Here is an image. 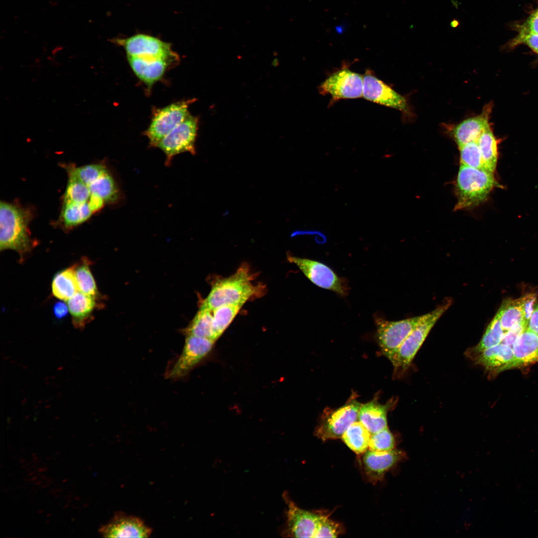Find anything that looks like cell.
I'll return each mask as SVG.
<instances>
[{"mask_svg":"<svg viewBox=\"0 0 538 538\" xmlns=\"http://www.w3.org/2000/svg\"><path fill=\"white\" fill-rule=\"evenodd\" d=\"M243 305L242 304H227L213 310V327L217 339L229 326Z\"/></svg>","mask_w":538,"mask_h":538,"instance_id":"30","label":"cell"},{"mask_svg":"<svg viewBox=\"0 0 538 538\" xmlns=\"http://www.w3.org/2000/svg\"><path fill=\"white\" fill-rule=\"evenodd\" d=\"M288 261L294 264L313 283L318 287L333 291L345 296L349 287L345 279L339 277L329 267L319 262L292 256Z\"/></svg>","mask_w":538,"mask_h":538,"instance_id":"10","label":"cell"},{"mask_svg":"<svg viewBox=\"0 0 538 538\" xmlns=\"http://www.w3.org/2000/svg\"><path fill=\"white\" fill-rule=\"evenodd\" d=\"M346 28V23L341 24L335 27V31L338 34H342Z\"/></svg>","mask_w":538,"mask_h":538,"instance_id":"40","label":"cell"},{"mask_svg":"<svg viewBox=\"0 0 538 538\" xmlns=\"http://www.w3.org/2000/svg\"><path fill=\"white\" fill-rule=\"evenodd\" d=\"M363 97L371 102L406 112V99L367 70L363 75Z\"/></svg>","mask_w":538,"mask_h":538,"instance_id":"13","label":"cell"},{"mask_svg":"<svg viewBox=\"0 0 538 538\" xmlns=\"http://www.w3.org/2000/svg\"><path fill=\"white\" fill-rule=\"evenodd\" d=\"M538 34V9L533 13L520 28V32L516 38L528 34Z\"/></svg>","mask_w":538,"mask_h":538,"instance_id":"35","label":"cell"},{"mask_svg":"<svg viewBox=\"0 0 538 538\" xmlns=\"http://www.w3.org/2000/svg\"><path fill=\"white\" fill-rule=\"evenodd\" d=\"M69 311L67 304L63 302H56L53 308V312L57 319H61L65 317Z\"/></svg>","mask_w":538,"mask_h":538,"instance_id":"39","label":"cell"},{"mask_svg":"<svg viewBox=\"0 0 538 538\" xmlns=\"http://www.w3.org/2000/svg\"><path fill=\"white\" fill-rule=\"evenodd\" d=\"M254 276L248 265L244 264L233 274L217 279L201 307L214 310L224 305H244L249 299L263 295L265 287L255 285Z\"/></svg>","mask_w":538,"mask_h":538,"instance_id":"1","label":"cell"},{"mask_svg":"<svg viewBox=\"0 0 538 538\" xmlns=\"http://www.w3.org/2000/svg\"><path fill=\"white\" fill-rule=\"evenodd\" d=\"M215 341L192 335H186L182 351L166 376L171 379L187 376L210 352Z\"/></svg>","mask_w":538,"mask_h":538,"instance_id":"11","label":"cell"},{"mask_svg":"<svg viewBox=\"0 0 538 538\" xmlns=\"http://www.w3.org/2000/svg\"><path fill=\"white\" fill-rule=\"evenodd\" d=\"M471 358L486 370L497 373L512 368L514 362L512 347L501 343Z\"/></svg>","mask_w":538,"mask_h":538,"instance_id":"19","label":"cell"},{"mask_svg":"<svg viewBox=\"0 0 538 538\" xmlns=\"http://www.w3.org/2000/svg\"><path fill=\"white\" fill-rule=\"evenodd\" d=\"M390 405L381 404L378 398L362 404L359 412L358 420L371 433L379 432L387 427V414Z\"/></svg>","mask_w":538,"mask_h":538,"instance_id":"20","label":"cell"},{"mask_svg":"<svg viewBox=\"0 0 538 538\" xmlns=\"http://www.w3.org/2000/svg\"><path fill=\"white\" fill-rule=\"evenodd\" d=\"M67 305L73 326L82 330L92 319L97 306L96 297L77 292L67 300Z\"/></svg>","mask_w":538,"mask_h":538,"instance_id":"22","label":"cell"},{"mask_svg":"<svg viewBox=\"0 0 538 538\" xmlns=\"http://www.w3.org/2000/svg\"><path fill=\"white\" fill-rule=\"evenodd\" d=\"M431 315L426 314L399 321L376 318L377 336L381 352L392 363L402 344L409 334Z\"/></svg>","mask_w":538,"mask_h":538,"instance_id":"4","label":"cell"},{"mask_svg":"<svg viewBox=\"0 0 538 538\" xmlns=\"http://www.w3.org/2000/svg\"><path fill=\"white\" fill-rule=\"evenodd\" d=\"M458 148L460 164L488 171L483 160L477 141L468 142L458 147Z\"/></svg>","mask_w":538,"mask_h":538,"instance_id":"31","label":"cell"},{"mask_svg":"<svg viewBox=\"0 0 538 538\" xmlns=\"http://www.w3.org/2000/svg\"><path fill=\"white\" fill-rule=\"evenodd\" d=\"M184 332L186 335H192L216 341L217 339L213 327V310L201 307Z\"/></svg>","mask_w":538,"mask_h":538,"instance_id":"24","label":"cell"},{"mask_svg":"<svg viewBox=\"0 0 538 538\" xmlns=\"http://www.w3.org/2000/svg\"><path fill=\"white\" fill-rule=\"evenodd\" d=\"M487 170L494 173L498 161V140L490 127L485 129L477 140Z\"/></svg>","mask_w":538,"mask_h":538,"instance_id":"26","label":"cell"},{"mask_svg":"<svg viewBox=\"0 0 538 538\" xmlns=\"http://www.w3.org/2000/svg\"><path fill=\"white\" fill-rule=\"evenodd\" d=\"M340 532L338 524L326 516L319 515L314 538H336Z\"/></svg>","mask_w":538,"mask_h":538,"instance_id":"33","label":"cell"},{"mask_svg":"<svg viewBox=\"0 0 538 538\" xmlns=\"http://www.w3.org/2000/svg\"><path fill=\"white\" fill-rule=\"evenodd\" d=\"M401 450L387 451L367 450L363 457V464L367 475L373 480L383 477L385 473L404 458Z\"/></svg>","mask_w":538,"mask_h":538,"instance_id":"18","label":"cell"},{"mask_svg":"<svg viewBox=\"0 0 538 538\" xmlns=\"http://www.w3.org/2000/svg\"><path fill=\"white\" fill-rule=\"evenodd\" d=\"M135 75L150 88L164 75L175 61L163 58L127 56Z\"/></svg>","mask_w":538,"mask_h":538,"instance_id":"16","label":"cell"},{"mask_svg":"<svg viewBox=\"0 0 538 538\" xmlns=\"http://www.w3.org/2000/svg\"><path fill=\"white\" fill-rule=\"evenodd\" d=\"M113 41L124 48L127 56L178 60L169 44L151 36L137 34Z\"/></svg>","mask_w":538,"mask_h":538,"instance_id":"12","label":"cell"},{"mask_svg":"<svg viewBox=\"0 0 538 538\" xmlns=\"http://www.w3.org/2000/svg\"><path fill=\"white\" fill-rule=\"evenodd\" d=\"M51 289L53 295L63 301L69 300L78 292L75 265L56 273L52 281Z\"/></svg>","mask_w":538,"mask_h":538,"instance_id":"23","label":"cell"},{"mask_svg":"<svg viewBox=\"0 0 538 538\" xmlns=\"http://www.w3.org/2000/svg\"><path fill=\"white\" fill-rule=\"evenodd\" d=\"M524 43L538 54V34L530 33L519 38H515L513 45Z\"/></svg>","mask_w":538,"mask_h":538,"instance_id":"37","label":"cell"},{"mask_svg":"<svg viewBox=\"0 0 538 538\" xmlns=\"http://www.w3.org/2000/svg\"><path fill=\"white\" fill-rule=\"evenodd\" d=\"M395 444V438L387 427L371 434L368 448L373 451H387L394 449Z\"/></svg>","mask_w":538,"mask_h":538,"instance_id":"32","label":"cell"},{"mask_svg":"<svg viewBox=\"0 0 538 538\" xmlns=\"http://www.w3.org/2000/svg\"><path fill=\"white\" fill-rule=\"evenodd\" d=\"M498 313L505 332L515 326L524 323L521 299H509L502 304Z\"/></svg>","mask_w":538,"mask_h":538,"instance_id":"27","label":"cell"},{"mask_svg":"<svg viewBox=\"0 0 538 538\" xmlns=\"http://www.w3.org/2000/svg\"><path fill=\"white\" fill-rule=\"evenodd\" d=\"M353 395L343 406L332 409L326 408L322 414L315 435L323 440L341 438L344 432L358 420L362 404Z\"/></svg>","mask_w":538,"mask_h":538,"instance_id":"5","label":"cell"},{"mask_svg":"<svg viewBox=\"0 0 538 538\" xmlns=\"http://www.w3.org/2000/svg\"><path fill=\"white\" fill-rule=\"evenodd\" d=\"M152 531L141 519L119 512L100 532L107 538H148Z\"/></svg>","mask_w":538,"mask_h":538,"instance_id":"15","label":"cell"},{"mask_svg":"<svg viewBox=\"0 0 538 538\" xmlns=\"http://www.w3.org/2000/svg\"><path fill=\"white\" fill-rule=\"evenodd\" d=\"M91 262L84 257L75 265V271L79 291L95 297L98 296V291L90 265Z\"/></svg>","mask_w":538,"mask_h":538,"instance_id":"29","label":"cell"},{"mask_svg":"<svg viewBox=\"0 0 538 538\" xmlns=\"http://www.w3.org/2000/svg\"><path fill=\"white\" fill-rule=\"evenodd\" d=\"M371 435L367 428L357 420L348 427L341 438L351 450L359 454L367 451Z\"/></svg>","mask_w":538,"mask_h":538,"instance_id":"25","label":"cell"},{"mask_svg":"<svg viewBox=\"0 0 538 538\" xmlns=\"http://www.w3.org/2000/svg\"><path fill=\"white\" fill-rule=\"evenodd\" d=\"M283 497L287 506L285 534L295 538H314L319 515L299 508L286 493H283Z\"/></svg>","mask_w":538,"mask_h":538,"instance_id":"14","label":"cell"},{"mask_svg":"<svg viewBox=\"0 0 538 538\" xmlns=\"http://www.w3.org/2000/svg\"><path fill=\"white\" fill-rule=\"evenodd\" d=\"M31 212L15 204L0 203V250L16 252L21 259L31 251L34 243L28 224Z\"/></svg>","mask_w":538,"mask_h":538,"instance_id":"2","label":"cell"},{"mask_svg":"<svg viewBox=\"0 0 538 538\" xmlns=\"http://www.w3.org/2000/svg\"><path fill=\"white\" fill-rule=\"evenodd\" d=\"M451 303L450 301H447L431 311L429 318L417 326L402 344L392 363L395 376L402 375L409 367L430 331Z\"/></svg>","mask_w":538,"mask_h":538,"instance_id":"6","label":"cell"},{"mask_svg":"<svg viewBox=\"0 0 538 538\" xmlns=\"http://www.w3.org/2000/svg\"><path fill=\"white\" fill-rule=\"evenodd\" d=\"M504 333L505 332L501 326L500 316L497 312L488 326L479 343L474 347L471 348L469 351H467L468 355L472 357L501 343Z\"/></svg>","mask_w":538,"mask_h":538,"instance_id":"28","label":"cell"},{"mask_svg":"<svg viewBox=\"0 0 538 538\" xmlns=\"http://www.w3.org/2000/svg\"><path fill=\"white\" fill-rule=\"evenodd\" d=\"M491 109L490 104L486 105L480 114L463 120L453 128L452 135L458 147L477 141L484 131L490 126L489 120Z\"/></svg>","mask_w":538,"mask_h":538,"instance_id":"17","label":"cell"},{"mask_svg":"<svg viewBox=\"0 0 538 538\" xmlns=\"http://www.w3.org/2000/svg\"><path fill=\"white\" fill-rule=\"evenodd\" d=\"M521 299L522 310L523 312L524 322L528 326L529 319L534 311L535 306L537 301L536 294L534 293H529Z\"/></svg>","mask_w":538,"mask_h":538,"instance_id":"34","label":"cell"},{"mask_svg":"<svg viewBox=\"0 0 538 538\" xmlns=\"http://www.w3.org/2000/svg\"><path fill=\"white\" fill-rule=\"evenodd\" d=\"M527 328L524 324L517 325L505 332L501 343L512 346L518 337Z\"/></svg>","mask_w":538,"mask_h":538,"instance_id":"36","label":"cell"},{"mask_svg":"<svg viewBox=\"0 0 538 538\" xmlns=\"http://www.w3.org/2000/svg\"><path fill=\"white\" fill-rule=\"evenodd\" d=\"M460 22L458 20L453 19L450 22V26L452 28H456L459 25Z\"/></svg>","mask_w":538,"mask_h":538,"instance_id":"41","label":"cell"},{"mask_svg":"<svg viewBox=\"0 0 538 538\" xmlns=\"http://www.w3.org/2000/svg\"><path fill=\"white\" fill-rule=\"evenodd\" d=\"M194 101L177 102L154 111L150 125L144 133L150 146L157 147L166 135L185 120L189 114V106Z\"/></svg>","mask_w":538,"mask_h":538,"instance_id":"7","label":"cell"},{"mask_svg":"<svg viewBox=\"0 0 538 538\" xmlns=\"http://www.w3.org/2000/svg\"><path fill=\"white\" fill-rule=\"evenodd\" d=\"M363 75L342 68L329 76L319 86V92L329 95L333 102L363 96Z\"/></svg>","mask_w":538,"mask_h":538,"instance_id":"9","label":"cell"},{"mask_svg":"<svg viewBox=\"0 0 538 538\" xmlns=\"http://www.w3.org/2000/svg\"><path fill=\"white\" fill-rule=\"evenodd\" d=\"M514 362L513 368L527 366L538 361V335L525 330L512 346Z\"/></svg>","mask_w":538,"mask_h":538,"instance_id":"21","label":"cell"},{"mask_svg":"<svg viewBox=\"0 0 538 538\" xmlns=\"http://www.w3.org/2000/svg\"><path fill=\"white\" fill-rule=\"evenodd\" d=\"M198 117L189 114L185 120L166 135L157 147L165 154L166 166L170 165L173 157L189 152L196 153L195 141L198 128Z\"/></svg>","mask_w":538,"mask_h":538,"instance_id":"8","label":"cell"},{"mask_svg":"<svg viewBox=\"0 0 538 538\" xmlns=\"http://www.w3.org/2000/svg\"><path fill=\"white\" fill-rule=\"evenodd\" d=\"M497 183L494 173L460 164L455 184L457 198L454 210L470 209L488 198Z\"/></svg>","mask_w":538,"mask_h":538,"instance_id":"3","label":"cell"},{"mask_svg":"<svg viewBox=\"0 0 538 538\" xmlns=\"http://www.w3.org/2000/svg\"><path fill=\"white\" fill-rule=\"evenodd\" d=\"M527 329L538 335V301L529 319Z\"/></svg>","mask_w":538,"mask_h":538,"instance_id":"38","label":"cell"}]
</instances>
